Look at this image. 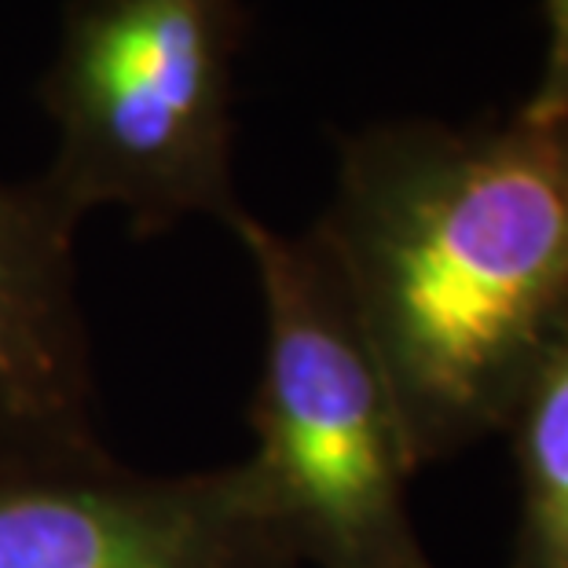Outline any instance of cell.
Instances as JSON below:
<instances>
[{
    "label": "cell",
    "instance_id": "1",
    "mask_svg": "<svg viewBox=\"0 0 568 568\" xmlns=\"http://www.w3.org/2000/svg\"><path fill=\"white\" fill-rule=\"evenodd\" d=\"M312 239L353 301L415 466L503 433L568 337V114L356 132Z\"/></svg>",
    "mask_w": 568,
    "mask_h": 568
},
{
    "label": "cell",
    "instance_id": "5",
    "mask_svg": "<svg viewBox=\"0 0 568 568\" xmlns=\"http://www.w3.org/2000/svg\"><path fill=\"white\" fill-rule=\"evenodd\" d=\"M74 235L38 180H0V477L106 458Z\"/></svg>",
    "mask_w": 568,
    "mask_h": 568
},
{
    "label": "cell",
    "instance_id": "4",
    "mask_svg": "<svg viewBox=\"0 0 568 568\" xmlns=\"http://www.w3.org/2000/svg\"><path fill=\"white\" fill-rule=\"evenodd\" d=\"M0 568H301L243 466L100 463L0 477Z\"/></svg>",
    "mask_w": 568,
    "mask_h": 568
},
{
    "label": "cell",
    "instance_id": "7",
    "mask_svg": "<svg viewBox=\"0 0 568 568\" xmlns=\"http://www.w3.org/2000/svg\"><path fill=\"white\" fill-rule=\"evenodd\" d=\"M542 16H547V59L539 84L517 106V114L536 122L568 114V0H542Z\"/></svg>",
    "mask_w": 568,
    "mask_h": 568
},
{
    "label": "cell",
    "instance_id": "2",
    "mask_svg": "<svg viewBox=\"0 0 568 568\" xmlns=\"http://www.w3.org/2000/svg\"><path fill=\"white\" fill-rule=\"evenodd\" d=\"M264 301V359L253 389V455L243 474L297 561L320 568H433L410 525L418 474L353 301L308 235L243 213Z\"/></svg>",
    "mask_w": 568,
    "mask_h": 568
},
{
    "label": "cell",
    "instance_id": "6",
    "mask_svg": "<svg viewBox=\"0 0 568 568\" xmlns=\"http://www.w3.org/2000/svg\"><path fill=\"white\" fill-rule=\"evenodd\" d=\"M503 429L521 485L514 568H568V337L531 371Z\"/></svg>",
    "mask_w": 568,
    "mask_h": 568
},
{
    "label": "cell",
    "instance_id": "3",
    "mask_svg": "<svg viewBox=\"0 0 568 568\" xmlns=\"http://www.w3.org/2000/svg\"><path fill=\"white\" fill-rule=\"evenodd\" d=\"M243 0H67L41 103L55 125L38 187L67 221L118 205L136 239L187 216L227 227Z\"/></svg>",
    "mask_w": 568,
    "mask_h": 568
}]
</instances>
